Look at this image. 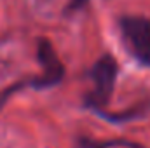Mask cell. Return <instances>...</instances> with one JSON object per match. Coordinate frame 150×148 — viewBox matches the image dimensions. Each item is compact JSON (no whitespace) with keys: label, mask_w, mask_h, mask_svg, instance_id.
I'll use <instances>...</instances> for the list:
<instances>
[{"label":"cell","mask_w":150,"mask_h":148,"mask_svg":"<svg viewBox=\"0 0 150 148\" xmlns=\"http://www.w3.org/2000/svg\"><path fill=\"white\" fill-rule=\"evenodd\" d=\"M89 78L93 82V89L89 94L84 96V105L93 111L100 113L103 108L108 106L110 99H112L113 89L117 84V77H119V63L115 59L113 54H103L101 58H98L91 70H89Z\"/></svg>","instance_id":"cell-1"},{"label":"cell","mask_w":150,"mask_h":148,"mask_svg":"<svg viewBox=\"0 0 150 148\" xmlns=\"http://www.w3.org/2000/svg\"><path fill=\"white\" fill-rule=\"evenodd\" d=\"M119 28L134 59L150 68V18L120 16Z\"/></svg>","instance_id":"cell-2"},{"label":"cell","mask_w":150,"mask_h":148,"mask_svg":"<svg viewBox=\"0 0 150 148\" xmlns=\"http://www.w3.org/2000/svg\"><path fill=\"white\" fill-rule=\"evenodd\" d=\"M37 59L42 66V73L30 82L33 89H47L63 82L67 68L49 38L40 37L37 40Z\"/></svg>","instance_id":"cell-3"},{"label":"cell","mask_w":150,"mask_h":148,"mask_svg":"<svg viewBox=\"0 0 150 148\" xmlns=\"http://www.w3.org/2000/svg\"><path fill=\"white\" fill-rule=\"evenodd\" d=\"M79 145H80V148H108V147H113V141H96V140H89V138H80ZM115 145L126 147V148H143L142 145H136V143L126 141V140L124 141L119 140V141H115Z\"/></svg>","instance_id":"cell-4"},{"label":"cell","mask_w":150,"mask_h":148,"mask_svg":"<svg viewBox=\"0 0 150 148\" xmlns=\"http://www.w3.org/2000/svg\"><path fill=\"white\" fill-rule=\"evenodd\" d=\"M86 2H87V0H72V2L68 4V7H67V9H68L70 12H72V11H77V9H80V7H84V5H86Z\"/></svg>","instance_id":"cell-5"}]
</instances>
